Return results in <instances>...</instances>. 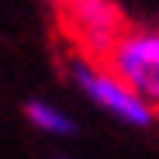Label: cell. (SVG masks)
Wrapping results in <instances>:
<instances>
[{
    "label": "cell",
    "mask_w": 159,
    "mask_h": 159,
    "mask_svg": "<svg viewBox=\"0 0 159 159\" xmlns=\"http://www.w3.org/2000/svg\"><path fill=\"white\" fill-rule=\"evenodd\" d=\"M80 80H83V87L104 104V107H111L114 114H121V118H128V121H139V125H145L149 118H152V111H149V104L131 90L125 80H118V76H111V73H100V69H93V66H87V62H80Z\"/></svg>",
    "instance_id": "obj_3"
},
{
    "label": "cell",
    "mask_w": 159,
    "mask_h": 159,
    "mask_svg": "<svg viewBox=\"0 0 159 159\" xmlns=\"http://www.w3.org/2000/svg\"><path fill=\"white\" fill-rule=\"evenodd\" d=\"M52 4H56V7H66V4H73V0H52Z\"/></svg>",
    "instance_id": "obj_5"
},
{
    "label": "cell",
    "mask_w": 159,
    "mask_h": 159,
    "mask_svg": "<svg viewBox=\"0 0 159 159\" xmlns=\"http://www.w3.org/2000/svg\"><path fill=\"white\" fill-rule=\"evenodd\" d=\"M28 114H31V121L35 125H42V128H48V131H73V125L59 114V111H52V107H45V104H31L28 107Z\"/></svg>",
    "instance_id": "obj_4"
},
{
    "label": "cell",
    "mask_w": 159,
    "mask_h": 159,
    "mask_svg": "<svg viewBox=\"0 0 159 159\" xmlns=\"http://www.w3.org/2000/svg\"><path fill=\"white\" fill-rule=\"evenodd\" d=\"M56 17H59V31L76 48L80 62L93 69L107 66V56L128 35V21L111 0H73L66 7H56Z\"/></svg>",
    "instance_id": "obj_1"
},
{
    "label": "cell",
    "mask_w": 159,
    "mask_h": 159,
    "mask_svg": "<svg viewBox=\"0 0 159 159\" xmlns=\"http://www.w3.org/2000/svg\"><path fill=\"white\" fill-rule=\"evenodd\" d=\"M100 73H111L135 90L149 111L159 114V38L152 35H125L118 48L107 56V66Z\"/></svg>",
    "instance_id": "obj_2"
}]
</instances>
